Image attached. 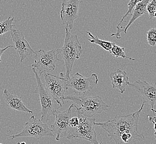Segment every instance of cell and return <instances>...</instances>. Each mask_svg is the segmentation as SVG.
<instances>
[{
  "label": "cell",
  "mask_w": 156,
  "mask_h": 144,
  "mask_svg": "<svg viewBox=\"0 0 156 144\" xmlns=\"http://www.w3.org/2000/svg\"><path fill=\"white\" fill-rule=\"evenodd\" d=\"M113 88L119 89L120 93H123L127 86L129 84V78L126 72L121 69H117L115 72L109 74Z\"/></svg>",
  "instance_id": "cell-15"
},
{
  "label": "cell",
  "mask_w": 156,
  "mask_h": 144,
  "mask_svg": "<svg viewBox=\"0 0 156 144\" xmlns=\"http://www.w3.org/2000/svg\"><path fill=\"white\" fill-rule=\"evenodd\" d=\"M156 9V0H151L148 3L147 6V11L149 14V17L147 21H150L154 17V12Z\"/></svg>",
  "instance_id": "cell-22"
},
{
  "label": "cell",
  "mask_w": 156,
  "mask_h": 144,
  "mask_svg": "<svg viewBox=\"0 0 156 144\" xmlns=\"http://www.w3.org/2000/svg\"><path fill=\"white\" fill-rule=\"evenodd\" d=\"M32 71L34 73L37 82V87L34 91V93L38 94L41 103V117L40 120L42 122L46 123L50 116L51 115L55 116L57 111H58L60 108H62V105L58 103L46 91L40 76L34 68H32Z\"/></svg>",
  "instance_id": "cell-4"
},
{
  "label": "cell",
  "mask_w": 156,
  "mask_h": 144,
  "mask_svg": "<svg viewBox=\"0 0 156 144\" xmlns=\"http://www.w3.org/2000/svg\"><path fill=\"white\" fill-rule=\"evenodd\" d=\"M129 85L134 88L142 95L144 101L154 109L156 105V83H150L146 81H136Z\"/></svg>",
  "instance_id": "cell-12"
},
{
  "label": "cell",
  "mask_w": 156,
  "mask_h": 144,
  "mask_svg": "<svg viewBox=\"0 0 156 144\" xmlns=\"http://www.w3.org/2000/svg\"><path fill=\"white\" fill-rule=\"evenodd\" d=\"M86 33L91 38L90 39H88V41H90L91 43L98 45V46H100V47L103 48L105 50L108 51V52L112 47V42L100 39L98 38L97 36H94V35H92L90 32H86Z\"/></svg>",
  "instance_id": "cell-17"
},
{
  "label": "cell",
  "mask_w": 156,
  "mask_h": 144,
  "mask_svg": "<svg viewBox=\"0 0 156 144\" xmlns=\"http://www.w3.org/2000/svg\"><path fill=\"white\" fill-rule=\"evenodd\" d=\"M11 35L13 43V47H14L15 50L18 52L21 62H22L32 54H34L35 52L32 50L27 41L25 39L22 32L17 29H13Z\"/></svg>",
  "instance_id": "cell-13"
},
{
  "label": "cell",
  "mask_w": 156,
  "mask_h": 144,
  "mask_svg": "<svg viewBox=\"0 0 156 144\" xmlns=\"http://www.w3.org/2000/svg\"><path fill=\"white\" fill-rule=\"evenodd\" d=\"M75 104L73 103L65 111H58L55 114V120L51 126V129L54 132L56 136V140L59 141L61 138L67 135L69 129V120L72 117V110Z\"/></svg>",
  "instance_id": "cell-10"
},
{
  "label": "cell",
  "mask_w": 156,
  "mask_h": 144,
  "mask_svg": "<svg viewBox=\"0 0 156 144\" xmlns=\"http://www.w3.org/2000/svg\"><path fill=\"white\" fill-rule=\"evenodd\" d=\"M151 110L153 111V113H156V110H154V109H152L151 108Z\"/></svg>",
  "instance_id": "cell-27"
},
{
  "label": "cell",
  "mask_w": 156,
  "mask_h": 144,
  "mask_svg": "<svg viewBox=\"0 0 156 144\" xmlns=\"http://www.w3.org/2000/svg\"><path fill=\"white\" fill-rule=\"evenodd\" d=\"M0 92H1V91H0Z\"/></svg>",
  "instance_id": "cell-31"
},
{
  "label": "cell",
  "mask_w": 156,
  "mask_h": 144,
  "mask_svg": "<svg viewBox=\"0 0 156 144\" xmlns=\"http://www.w3.org/2000/svg\"><path fill=\"white\" fill-rule=\"evenodd\" d=\"M79 9L80 0L64 1L62 3L60 11L61 22L70 31L73 28L74 21L78 17Z\"/></svg>",
  "instance_id": "cell-11"
},
{
  "label": "cell",
  "mask_w": 156,
  "mask_h": 144,
  "mask_svg": "<svg viewBox=\"0 0 156 144\" xmlns=\"http://www.w3.org/2000/svg\"><path fill=\"white\" fill-rule=\"evenodd\" d=\"M154 137H155V139H156V132H154Z\"/></svg>",
  "instance_id": "cell-29"
},
{
  "label": "cell",
  "mask_w": 156,
  "mask_h": 144,
  "mask_svg": "<svg viewBox=\"0 0 156 144\" xmlns=\"http://www.w3.org/2000/svg\"><path fill=\"white\" fill-rule=\"evenodd\" d=\"M98 82V78L96 74L94 73L90 77L86 78L77 72L67 80V87L72 88L76 94L84 95L88 91L93 89Z\"/></svg>",
  "instance_id": "cell-9"
},
{
  "label": "cell",
  "mask_w": 156,
  "mask_h": 144,
  "mask_svg": "<svg viewBox=\"0 0 156 144\" xmlns=\"http://www.w3.org/2000/svg\"><path fill=\"white\" fill-rule=\"evenodd\" d=\"M17 144H26L25 142H18Z\"/></svg>",
  "instance_id": "cell-26"
},
{
  "label": "cell",
  "mask_w": 156,
  "mask_h": 144,
  "mask_svg": "<svg viewBox=\"0 0 156 144\" xmlns=\"http://www.w3.org/2000/svg\"><path fill=\"white\" fill-rule=\"evenodd\" d=\"M150 1L151 0H143L135 6L132 13L131 19L129 20L128 25L123 28V32L125 33H127V29L137 19L147 12V5L150 2Z\"/></svg>",
  "instance_id": "cell-16"
},
{
  "label": "cell",
  "mask_w": 156,
  "mask_h": 144,
  "mask_svg": "<svg viewBox=\"0 0 156 144\" xmlns=\"http://www.w3.org/2000/svg\"><path fill=\"white\" fill-rule=\"evenodd\" d=\"M65 100L72 101L74 104H77L78 108L75 105V108L82 116L92 118L103 111L109 110V106L100 96H86L85 95H69L65 97Z\"/></svg>",
  "instance_id": "cell-2"
},
{
  "label": "cell",
  "mask_w": 156,
  "mask_h": 144,
  "mask_svg": "<svg viewBox=\"0 0 156 144\" xmlns=\"http://www.w3.org/2000/svg\"><path fill=\"white\" fill-rule=\"evenodd\" d=\"M142 1H143V0H130V1L129 2V3L128 4V10H127V12L126 13L125 15L123 16L122 19L120 21V22L119 23L118 26L116 27L117 29L119 28L120 26L122 25V22H123L125 19L127 17H128L129 16H131L132 13V12H133V10L134 9L135 6L137 5L138 3L141 2Z\"/></svg>",
  "instance_id": "cell-20"
},
{
  "label": "cell",
  "mask_w": 156,
  "mask_h": 144,
  "mask_svg": "<svg viewBox=\"0 0 156 144\" xmlns=\"http://www.w3.org/2000/svg\"><path fill=\"white\" fill-rule=\"evenodd\" d=\"M0 144H1V143H0Z\"/></svg>",
  "instance_id": "cell-30"
},
{
  "label": "cell",
  "mask_w": 156,
  "mask_h": 144,
  "mask_svg": "<svg viewBox=\"0 0 156 144\" xmlns=\"http://www.w3.org/2000/svg\"><path fill=\"white\" fill-rule=\"evenodd\" d=\"M54 136L53 132L46 123L36 119L34 115H32L21 132L16 135H9L8 138L13 140L16 138L28 136L41 139L44 136L53 137Z\"/></svg>",
  "instance_id": "cell-6"
},
{
  "label": "cell",
  "mask_w": 156,
  "mask_h": 144,
  "mask_svg": "<svg viewBox=\"0 0 156 144\" xmlns=\"http://www.w3.org/2000/svg\"><path fill=\"white\" fill-rule=\"evenodd\" d=\"M44 75L45 80L44 87L46 91L58 103L61 105L65 104V94L69 88L65 74L61 73L58 77L46 73Z\"/></svg>",
  "instance_id": "cell-7"
},
{
  "label": "cell",
  "mask_w": 156,
  "mask_h": 144,
  "mask_svg": "<svg viewBox=\"0 0 156 144\" xmlns=\"http://www.w3.org/2000/svg\"><path fill=\"white\" fill-rule=\"evenodd\" d=\"M10 47H13V46H7V47H5V48H0V62H1V60H1V56H2L3 53L5 52V51H6L8 48H9Z\"/></svg>",
  "instance_id": "cell-24"
},
{
  "label": "cell",
  "mask_w": 156,
  "mask_h": 144,
  "mask_svg": "<svg viewBox=\"0 0 156 144\" xmlns=\"http://www.w3.org/2000/svg\"><path fill=\"white\" fill-rule=\"evenodd\" d=\"M125 48L124 47H121L115 43H113L112 47L109 50V52L113 56L115 57L116 58L121 57L123 58H127L128 60H135L134 59L132 58L131 57L127 56L125 53Z\"/></svg>",
  "instance_id": "cell-18"
},
{
  "label": "cell",
  "mask_w": 156,
  "mask_h": 144,
  "mask_svg": "<svg viewBox=\"0 0 156 144\" xmlns=\"http://www.w3.org/2000/svg\"><path fill=\"white\" fill-rule=\"evenodd\" d=\"M76 116L71 117V118L69 120V129L76 128L79 125V118L76 113Z\"/></svg>",
  "instance_id": "cell-23"
},
{
  "label": "cell",
  "mask_w": 156,
  "mask_h": 144,
  "mask_svg": "<svg viewBox=\"0 0 156 144\" xmlns=\"http://www.w3.org/2000/svg\"><path fill=\"white\" fill-rule=\"evenodd\" d=\"M75 112L79 118V125L76 128L69 129L66 138L69 140L80 138L89 141L92 144H102V142L99 143L97 141L94 125L96 119L82 116L76 109Z\"/></svg>",
  "instance_id": "cell-5"
},
{
  "label": "cell",
  "mask_w": 156,
  "mask_h": 144,
  "mask_svg": "<svg viewBox=\"0 0 156 144\" xmlns=\"http://www.w3.org/2000/svg\"><path fill=\"white\" fill-rule=\"evenodd\" d=\"M3 98L6 103L7 106L11 109L23 113L32 114L33 111L25 106L21 98L10 93L7 89L3 91Z\"/></svg>",
  "instance_id": "cell-14"
},
{
  "label": "cell",
  "mask_w": 156,
  "mask_h": 144,
  "mask_svg": "<svg viewBox=\"0 0 156 144\" xmlns=\"http://www.w3.org/2000/svg\"><path fill=\"white\" fill-rule=\"evenodd\" d=\"M154 17H156V9L154 12Z\"/></svg>",
  "instance_id": "cell-28"
},
{
  "label": "cell",
  "mask_w": 156,
  "mask_h": 144,
  "mask_svg": "<svg viewBox=\"0 0 156 144\" xmlns=\"http://www.w3.org/2000/svg\"><path fill=\"white\" fill-rule=\"evenodd\" d=\"M144 102L140 109L127 115H115L113 120L106 122H96L108 133V136L115 141V144H127L132 140H144V135L138 130V121Z\"/></svg>",
  "instance_id": "cell-1"
},
{
  "label": "cell",
  "mask_w": 156,
  "mask_h": 144,
  "mask_svg": "<svg viewBox=\"0 0 156 144\" xmlns=\"http://www.w3.org/2000/svg\"><path fill=\"white\" fill-rule=\"evenodd\" d=\"M148 120L150 121V122H152L154 126H156V116H154V117H152V116H150V115H148Z\"/></svg>",
  "instance_id": "cell-25"
},
{
  "label": "cell",
  "mask_w": 156,
  "mask_h": 144,
  "mask_svg": "<svg viewBox=\"0 0 156 144\" xmlns=\"http://www.w3.org/2000/svg\"><path fill=\"white\" fill-rule=\"evenodd\" d=\"M147 41L151 46L156 45V28H152L147 32Z\"/></svg>",
  "instance_id": "cell-21"
},
{
  "label": "cell",
  "mask_w": 156,
  "mask_h": 144,
  "mask_svg": "<svg viewBox=\"0 0 156 144\" xmlns=\"http://www.w3.org/2000/svg\"><path fill=\"white\" fill-rule=\"evenodd\" d=\"M14 19V17L12 18L11 16H9L7 19L0 22V36L5 34L7 32L12 31L13 27H15V26L12 25Z\"/></svg>",
  "instance_id": "cell-19"
},
{
  "label": "cell",
  "mask_w": 156,
  "mask_h": 144,
  "mask_svg": "<svg viewBox=\"0 0 156 144\" xmlns=\"http://www.w3.org/2000/svg\"><path fill=\"white\" fill-rule=\"evenodd\" d=\"M66 35L62 47L59 49V54L64 60L66 68L65 78L69 80L72 74L73 66L76 60H78L82 53V48L77 36L73 35L67 27H65Z\"/></svg>",
  "instance_id": "cell-3"
},
{
  "label": "cell",
  "mask_w": 156,
  "mask_h": 144,
  "mask_svg": "<svg viewBox=\"0 0 156 144\" xmlns=\"http://www.w3.org/2000/svg\"><path fill=\"white\" fill-rule=\"evenodd\" d=\"M34 64L32 68L38 70V74L40 77L42 74L49 73L56 69V64L59 61L58 57L59 49L46 51L39 50L34 52Z\"/></svg>",
  "instance_id": "cell-8"
}]
</instances>
